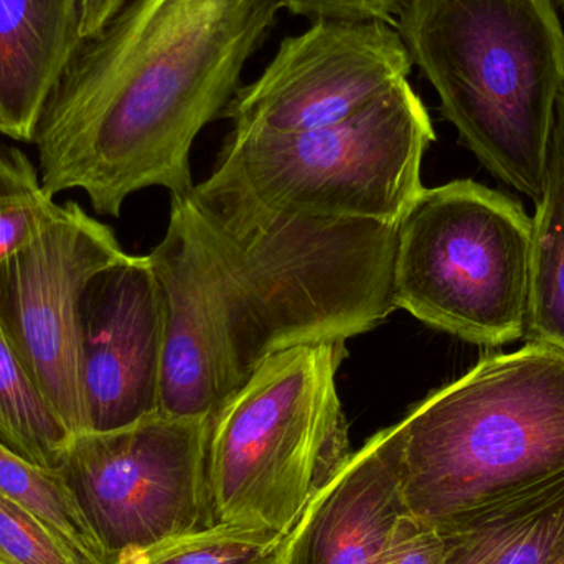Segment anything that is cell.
Returning <instances> with one entry per match:
<instances>
[{"label": "cell", "mask_w": 564, "mask_h": 564, "mask_svg": "<svg viewBox=\"0 0 564 564\" xmlns=\"http://www.w3.org/2000/svg\"><path fill=\"white\" fill-rule=\"evenodd\" d=\"M397 230L172 195L149 254L165 307L161 413L212 420L273 355L377 327L394 311Z\"/></svg>", "instance_id": "obj_1"}, {"label": "cell", "mask_w": 564, "mask_h": 564, "mask_svg": "<svg viewBox=\"0 0 564 564\" xmlns=\"http://www.w3.org/2000/svg\"><path fill=\"white\" fill-rule=\"evenodd\" d=\"M281 0H129L79 40L32 144L50 197L79 188L99 215L129 195L188 194L191 151L224 115Z\"/></svg>", "instance_id": "obj_2"}, {"label": "cell", "mask_w": 564, "mask_h": 564, "mask_svg": "<svg viewBox=\"0 0 564 564\" xmlns=\"http://www.w3.org/2000/svg\"><path fill=\"white\" fill-rule=\"evenodd\" d=\"M394 26L464 144L497 181L539 202L564 93L555 2L410 0Z\"/></svg>", "instance_id": "obj_3"}, {"label": "cell", "mask_w": 564, "mask_h": 564, "mask_svg": "<svg viewBox=\"0 0 564 564\" xmlns=\"http://www.w3.org/2000/svg\"><path fill=\"white\" fill-rule=\"evenodd\" d=\"M406 512L434 529L564 470V351L527 341L380 431Z\"/></svg>", "instance_id": "obj_4"}, {"label": "cell", "mask_w": 564, "mask_h": 564, "mask_svg": "<svg viewBox=\"0 0 564 564\" xmlns=\"http://www.w3.org/2000/svg\"><path fill=\"white\" fill-rule=\"evenodd\" d=\"M434 139L430 112L406 79L327 128L231 132L195 191L251 214L400 225L424 188L421 165Z\"/></svg>", "instance_id": "obj_5"}, {"label": "cell", "mask_w": 564, "mask_h": 564, "mask_svg": "<svg viewBox=\"0 0 564 564\" xmlns=\"http://www.w3.org/2000/svg\"><path fill=\"white\" fill-rule=\"evenodd\" d=\"M345 341L264 360L212 416L208 480L218 523L288 535L350 457L337 373Z\"/></svg>", "instance_id": "obj_6"}, {"label": "cell", "mask_w": 564, "mask_h": 564, "mask_svg": "<svg viewBox=\"0 0 564 564\" xmlns=\"http://www.w3.org/2000/svg\"><path fill=\"white\" fill-rule=\"evenodd\" d=\"M533 221L479 182L423 188L394 241V308L480 347L525 337Z\"/></svg>", "instance_id": "obj_7"}, {"label": "cell", "mask_w": 564, "mask_h": 564, "mask_svg": "<svg viewBox=\"0 0 564 564\" xmlns=\"http://www.w3.org/2000/svg\"><path fill=\"white\" fill-rule=\"evenodd\" d=\"M207 417L155 413L69 437L68 477L112 564L217 525L208 480Z\"/></svg>", "instance_id": "obj_8"}, {"label": "cell", "mask_w": 564, "mask_h": 564, "mask_svg": "<svg viewBox=\"0 0 564 564\" xmlns=\"http://www.w3.org/2000/svg\"><path fill=\"white\" fill-rule=\"evenodd\" d=\"M75 202L0 263V327L72 436L88 431L79 308L96 274L126 257Z\"/></svg>", "instance_id": "obj_9"}, {"label": "cell", "mask_w": 564, "mask_h": 564, "mask_svg": "<svg viewBox=\"0 0 564 564\" xmlns=\"http://www.w3.org/2000/svg\"><path fill=\"white\" fill-rule=\"evenodd\" d=\"M413 58L397 26L317 20L282 40L270 65L224 111L237 134H294L337 124L406 82Z\"/></svg>", "instance_id": "obj_10"}, {"label": "cell", "mask_w": 564, "mask_h": 564, "mask_svg": "<svg viewBox=\"0 0 564 564\" xmlns=\"http://www.w3.org/2000/svg\"><path fill=\"white\" fill-rule=\"evenodd\" d=\"M79 347L88 431L161 413L165 307L149 254H126L93 278L79 308Z\"/></svg>", "instance_id": "obj_11"}, {"label": "cell", "mask_w": 564, "mask_h": 564, "mask_svg": "<svg viewBox=\"0 0 564 564\" xmlns=\"http://www.w3.org/2000/svg\"><path fill=\"white\" fill-rule=\"evenodd\" d=\"M403 513V494L381 434L351 453L285 536L284 564H375Z\"/></svg>", "instance_id": "obj_12"}, {"label": "cell", "mask_w": 564, "mask_h": 564, "mask_svg": "<svg viewBox=\"0 0 564 564\" xmlns=\"http://www.w3.org/2000/svg\"><path fill=\"white\" fill-rule=\"evenodd\" d=\"M79 40L78 0H0V134L33 142Z\"/></svg>", "instance_id": "obj_13"}, {"label": "cell", "mask_w": 564, "mask_h": 564, "mask_svg": "<svg viewBox=\"0 0 564 564\" xmlns=\"http://www.w3.org/2000/svg\"><path fill=\"white\" fill-rule=\"evenodd\" d=\"M437 530L443 564H552L564 552V470Z\"/></svg>", "instance_id": "obj_14"}, {"label": "cell", "mask_w": 564, "mask_h": 564, "mask_svg": "<svg viewBox=\"0 0 564 564\" xmlns=\"http://www.w3.org/2000/svg\"><path fill=\"white\" fill-rule=\"evenodd\" d=\"M525 340L564 351V93L556 106L545 185L535 202Z\"/></svg>", "instance_id": "obj_15"}, {"label": "cell", "mask_w": 564, "mask_h": 564, "mask_svg": "<svg viewBox=\"0 0 564 564\" xmlns=\"http://www.w3.org/2000/svg\"><path fill=\"white\" fill-rule=\"evenodd\" d=\"M0 494L48 529L82 564H112L68 477L0 443Z\"/></svg>", "instance_id": "obj_16"}, {"label": "cell", "mask_w": 564, "mask_h": 564, "mask_svg": "<svg viewBox=\"0 0 564 564\" xmlns=\"http://www.w3.org/2000/svg\"><path fill=\"white\" fill-rule=\"evenodd\" d=\"M69 437L0 327V443L40 466L59 467Z\"/></svg>", "instance_id": "obj_17"}, {"label": "cell", "mask_w": 564, "mask_h": 564, "mask_svg": "<svg viewBox=\"0 0 564 564\" xmlns=\"http://www.w3.org/2000/svg\"><path fill=\"white\" fill-rule=\"evenodd\" d=\"M284 533L217 523L116 564H284Z\"/></svg>", "instance_id": "obj_18"}, {"label": "cell", "mask_w": 564, "mask_h": 564, "mask_svg": "<svg viewBox=\"0 0 564 564\" xmlns=\"http://www.w3.org/2000/svg\"><path fill=\"white\" fill-rule=\"evenodd\" d=\"M58 208L29 155L0 145V263L32 240Z\"/></svg>", "instance_id": "obj_19"}, {"label": "cell", "mask_w": 564, "mask_h": 564, "mask_svg": "<svg viewBox=\"0 0 564 564\" xmlns=\"http://www.w3.org/2000/svg\"><path fill=\"white\" fill-rule=\"evenodd\" d=\"M0 564H82L35 517L0 494Z\"/></svg>", "instance_id": "obj_20"}, {"label": "cell", "mask_w": 564, "mask_h": 564, "mask_svg": "<svg viewBox=\"0 0 564 564\" xmlns=\"http://www.w3.org/2000/svg\"><path fill=\"white\" fill-rule=\"evenodd\" d=\"M440 530L403 513L394 523L383 552L375 564H443Z\"/></svg>", "instance_id": "obj_21"}, {"label": "cell", "mask_w": 564, "mask_h": 564, "mask_svg": "<svg viewBox=\"0 0 564 564\" xmlns=\"http://www.w3.org/2000/svg\"><path fill=\"white\" fill-rule=\"evenodd\" d=\"M410 0H281L282 9L294 15L340 22H384L397 25Z\"/></svg>", "instance_id": "obj_22"}, {"label": "cell", "mask_w": 564, "mask_h": 564, "mask_svg": "<svg viewBox=\"0 0 564 564\" xmlns=\"http://www.w3.org/2000/svg\"><path fill=\"white\" fill-rule=\"evenodd\" d=\"M82 39L91 36L105 26L129 0H78Z\"/></svg>", "instance_id": "obj_23"}, {"label": "cell", "mask_w": 564, "mask_h": 564, "mask_svg": "<svg viewBox=\"0 0 564 564\" xmlns=\"http://www.w3.org/2000/svg\"><path fill=\"white\" fill-rule=\"evenodd\" d=\"M552 564H564V552Z\"/></svg>", "instance_id": "obj_24"}, {"label": "cell", "mask_w": 564, "mask_h": 564, "mask_svg": "<svg viewBox=\"0 0 564 564\" xmlns=\"http://www.w3.org/2000/svg\"><path fill=\"white\" fill-rule=\"evenodd\" d=\"M558 2L564 7V0H558Z\"/></svg>", "instance_id": "obj_25"}]
</instances>
